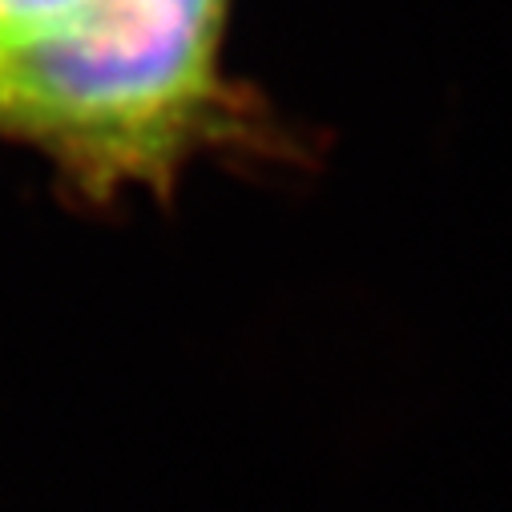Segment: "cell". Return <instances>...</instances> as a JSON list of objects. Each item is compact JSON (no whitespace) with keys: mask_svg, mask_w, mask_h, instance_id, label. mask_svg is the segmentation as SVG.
Instances as JSON below:
<instances>
[{"mask_svg":"<svg viewBox=\"0 0 512 512\" xmlns=\"http://www.w3.org/2000/svg\"><path fill=\"white\" fill-rule=\"evenodd\" d=\"M234 0H89L0 45V134L89 194L170 190L202 154L287 150L279 121L226 73Z\"/></svg>","mask_w":512,"mask_h":512,"instance_id":"1","label":"cell"},{"mask_svg":"<svg viewBox=\"0 0 512 512\" xmlns=\"http://www.w3.org/2000/svg\"><path fill=\"white\" fill-rule=\"evenodd\" d=\"M89 0H0V45L41 37L81 13Z\"/></svg>","mask_w":512,"mask_h":512,"instance_id":"2","label":"cell"}]
</instances>
